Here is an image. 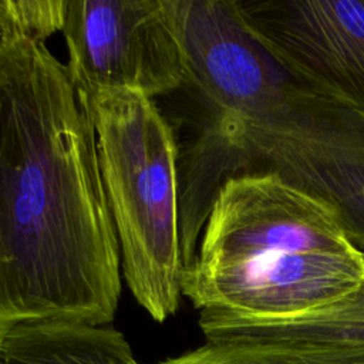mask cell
Returning <instances> with one entry per match:
<instances>
[{"mask_svg": "<svg viewBox=\"0 0 364 364\" xmlns=\"http://www.w3.org/2000/svg\"><path fill=\"white\" fill-rule=\"evenodd\" d=\"M61 33L65 67L84 98L107 90L165 98L183 82L165 0H67Z\"/></svg>", "mask_w": 364, "mask_h": 364, "instance_id": "obj_5", "label": "cell"}, {"mask_svg": "<svg viewBox=\"0 0 364 364\" xmlns=\"http://www.w3.org/2000/svg\"><path fill=\"white\" fill-rule=\"evenodd\" d=\"M0 364H139L124 336L108 326L31 321L4 330Z\"/></svg>", "mask_w": 364, "mask_h": 364, "instance_id": "obj_8", "label": "cell"}, {"mask_svg": "<svg viewBox=\"0 0 364 364\" xmlns=\"http://www.w3.org/2000/svg\"><path fill=\"white\" fill-rule=\"evenodd\" d=\"M206 341L364 344V280L343 299L279 318L200 316Z\"/></svg>", "mask_w": 364, "mask_h": 364, "instance_id": "obj_7", "label": "cell"}, {"mask_svg": "<svg viewBox=\"0 0 364 364\" xmlns=\"http://www.w3.org/2000/svg\"><path fill=\"white\" fill-rule=\"evenodd\" d=\"M121 257L90 108L46 41L0 33V327L105 326Z\"/></svg>", "mask_w": 364, "mask_h": 364, "instance_id": "obj_1", "label": "cell"}, {"mask_svg": "<svg viewBox=\"0 0 364 364\" xmlns=\"http://www.w3.org/2000/svg\"><path fill=\"white\" fill-rule=\"evenodd\" d=\"M185 77L172 94L192 129L327 203L364 252V112L290 68L236 0H165Z\"/></svg>", "mask_w": 364, "mask_h": 364, "instance_id": "obj_2", "label": "cell"}, {"mask_svg": "<svg viewBox=\"0 0 364 364\" xmlns=\"http://www.w3.org/2000/svg\"><path fill=\"white\" fill-rule=\"evenodd\" d=\"M364 280V252L337 213L273 171L219 189L182 296L199 316L279 318L328 306Z\"/></svg>", "mask_w": 364, "mask_h": 364, "instance_id": "obj_3", "label": "cell"}, {"mask_svg": "<svg viewBox=\"0 0 364 364\" xmlns=\"http://www.w3.org/2000/svg\"><path fill=\"white\" fill-rule=\"evenodd\" d=\"M4 330H6V328H3V327H0V341H1V336H3V333H4Z\"/></svg>", "mask_w": 364, "mask_h": 364, "instance_id": "obj_11", "label": "cell"}, {"mask_svg": "<svg viewBox=\"0 0 364 364\" xmlns=\"http://www.w3.org/2000/svg\"><path fill=\"white\" fill-rule=\"evenodd\" d=\"M9 28L23 31L20 0H0V31Z\"/></svg>", "mask_w": 364, "mask_h": 364, "instance_id": "obj_10", "label": "cell"}, {"mask_svg": "<svg viewBox=\"0 0 364 364\" xmlns=\"http://www.w3.org/2000/svg\"><path fill=\"white\" fill-rule=\"evenodd\" d=\"M84 100L95 127L121 273L136 301L162 323L179 307L185 272L173 129L155 100L141 94L107 90Z\"/></svg>", "mask_w": 364, "mask_h": 364, "instance_id": "obj_4", "label": "cell"}, {"mask_svg": "<svg viewBox=\"0 0 364 364\" xmlns=\"http://www.w3.org/2000/svg\"><path fill=\"white\" fill-rule=\"evenodd\" d=\"M246 23L290 68L364 112V0H236Z\"/></svg>", "mask_w": 364, "mask_h": 364, "instance_id": "obj_6", "label": "cell"}, {"mask_svg": "<svg viewBox=\"0 0 364 364\" xmlns=\"http://www.w3.org/2000/svg\"><path fill=\"white\" fill-rule=\"evenodd\" d=\"M159 364H364V344L206 341Z\"/></svg>", "mask_w": 364, "mask_h": 364, "instance_id": "obj_9", "label": "cell"}]
</instances>
